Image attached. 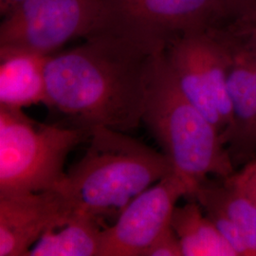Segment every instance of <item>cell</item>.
Masks as SVG:
<instances>
[{
  "instance_id": "9a60e30c",
  "label": "cell",
  "mask_w": 256,
  "mask_h": 256,
  "mask_svg": "<svg viewBox=\"0 0 256 256\" xmlns=\"http://www.w3.org/2000/svg\"><path fill=\"white\" fill-rule=\"evenodd\" d=\"M223 180L242 192L256 205V156L248 162L242 170Z\"/></svg>"
},
{
  "instance_id": "52a82bcc",
  "label": "cell",
  "mask_w": 256,
  "mask_h": 256,
  "mask_svg": "<svg viewBox=\"0 0 256 256\" xmlns=\"http://www.w3.org/2000/svg\"><path fill=\"white\" fill-rule=\"evenodd\" d=\"M108 28L167 45L176 37L218 28L229 14L220 0H104Z\"/></svg>"
},
{
  "instance_id": "2e32d148",
  "label": "cell",
  "mask_w": 256,
  "mask_h": 256,
  "mask_svg": "<svg viewBox=\"0 0 256 256\" xmlns=\"http://www.w3.org/2000/svg\"><path fill=\"white\" fill-rule=\"evenodd\" d=\"M146 256H183L180 241L171 225L156 239Z\"/></svg>"
},
{
  "instance_id": "7a4b0ae2",
  "label": "cell",
  "mask_w": 256,
  "mask_h": 256,
  "mask_svg": "<svg viewBox=\"0 0 256 256\" xmlns=\"http://www.w3.org/2000/svg\"><path fill=\"white\" fill-rule=\"evenodd\" d=\"M90 144L58 190L72 210L117 220L138 194L174 173L169 158L124 132L92 128Z\"/></svg>"
},
{
  "instance_id": "ffe728a7",
  "label": "cell",
  "mask_w": 256,
  "mask_h": 256,
  "mask_svg": "<svg viewBox=\"0 0 256 256\" xmlns=\"http://www.w3.org/2000/svg\"><path fill=\"white\" fill-rule=\"evenodd\" d=\"M247 24H252V25H256V16H254V20L252 21V22H250V23H247Z\"/></svg>"
},
{
  "instance_id": "3957f363",
  "label": "cell",
  "mask_w": 256,
  "mask_h": 256,
  "mask_svg": "<svg viewBox=\"0 0 256 256\" xmlns=\"http://www.w3.org/2000/svg\"><path fill=\"white\" fill-rule=\"evenodd\" d=\"M142 122L191 189L210 176L226 180L236 173L220 130L183 93L165 50L156 55Z\"/></svg>"
},
{
  "instance_id": "7c38bea8",
  "label": "cell",
  "mask_w": 256,
  "mask_h": 256,
  "mask_svg": "<svg viewBox=\"0 0 256 256\" xmlns=\"http://www.w3.org/2000/svg\"><path fill=\"white\" fill-rule=\"evenodd\" d=\"M104 228L97 218L72 210L43 234L28 256H100Z\"/></svg>"
},
{
  "instance_id": "e0dca14e",
  "label": "cell",
  "mask_w": 256,
  "mask_h": 256,
  "mask_svg": "<svg viewBox=\"0 0 256 256\" xmlns=\"http://www.w3.org/2000/svg\"><path fill=\"white\" fill-rule=\"evenodd\" d=\"M229 16L236 18L238 23H250L256 16V0H220Z\"/></svg>"
},
{
  "instance_id": "ac0fdd59",
  "label": "cell",
  "mask_w": 256,
  "mask_h": 256,
  "mask_svg": "<svg viewBox=\"0 0 256 256\" xmlns=\"http://www.w3.org/2000/svg\"><path fill=\"white\" fill-rule=\"evenodd\" d=\"M230 30L232 32L234 36L236 37L240 48L242 50L248 61L250 62V64H252V66L254 68V70L256 72V41L238 34L232 28H230Z\"/></svg>"
},
{
  "instance_id": "5b68a950",
  "label": "cell",
  "mask_w": 256,
  "mask_h": 256,
  "mask_svg": "<svg viewBox=\"0 0 256 256\" xmlns=\"http://www.w3.org/2000/svg\"><path fill=\"white\" fill-rule=\"evenodd\" d=\"M104 0H24L0 25V52L50 56L75 38L108 28Z\"/></svg>"
},
{
  "instance_id": "30bf717a",
  "label": "cell",
  "mask_w": 256,
  "mask_h": 256,
  "mask_svg": "<svg viewBox=\"0 0 256 256\" xmlns=\"http://www.w3.org/2000/svg\"><path fill=\"white\" fill-rule=\"evenodd\" d=\"M232 50L228 90L232 124L225 137L234 164L256 156V72L229 30H223Z\"/></svg>"
},
{
  "instance_id": "5bb4252c",
  "label": "cell",
  "mask_w": 256,
  "mask_h": 256,
  "mask_svg": "<svg viewBox=\"0 0 256 256\" xmlns=\"http://www.w3.org/2000/svg\"><path fill=\"white\" fill-rule=\"evenodd\" d=\"M205 212H216L226 218L242 234L250 256H256V205L246 196L223 180L222 184H200L192 196Z\"/></svg>"
},
{
  "instance_id": "8992f818",
  "label": "cell",
  "mask_w": 256,
  "mask_h": 256,
  "mask_svg": "<svg viewBox=\"0 0 256 256\" xmlns=\"http://www.w3.org/2000/svg\"><path fill=\"white\" fill-rule=\"evenodd\" d=\"M165 55L184 95L225 137L232 124L228 90L229 42L220 28L176 37Z\"/></svg>"
},
{
  "instance_id": "277c9868",
  "label": "cell",
  "mask_w": 256,
  "mask_h": 256,
  "mask_svg": "<svg viewBox=\"0 0 256 256\" xmlns=\"http://www.w3.org/2000/svg\"><path fill=\"white\" fill-rule=\"evenodd\" d=\"M92 129L46 124L0 106V196L59 190L70 153Z\"/></svg>"
},
{
  "instance_id": "4fadbf2b",
  "label": "cell",
  "mask_w": 256,
  "mask_h": 256,
  "mask_svg": "<svg viewBox=\"0 0 256 256\" xmlns=\"http://www.w3.org/2000/svg\"><path fill=\"white\" fill-rule=\"evenodd\" d=\"M171 226L183 256H238L196 200L176 207Z\"/></svg>"
},
{
  "instance_id": "8fae6325",
  "label": "cell",
  "mask_w": 256,
  "mask_h": 256,
  "mask_svg": "<svg viewBox=\"0 0 256 256\" xmlns=\"http://www.w3.org/2000/svg\"><path fill=\"white\" fill-rule=\"evenodd\" d=\"M48 58L28 52H0L1 106L22 110L45 104Z\"/></svg>"
},
{
  "instance_id": "d6986e66",
  "label": "cell",
  "mask_w": 256,
  "mask_h": 256,
  "mask_svg": "<svg viewBox=\"0 0 256 256\" xmlns=\"http://www.w3.org/2000/svg\"><path fill=\"white\" fill-rule=\"evenodd\" d=\"M24 0H0V12L3 16L18 7Z\"/></svg>"
},
{
  "instance_id": "9c48e42d",
  "label": "cell",
  "mask_w": 256,
  "mask_h": 256,
  "mask_svg": "<svg viewBox=\"0 0 256 256\" xmlns=\"http://www.w3.org/2000/svg\"><path fill=\"white\" fill-rule=\"evenodd\" d=\"M72 210L57 190L0 196V256H28L43 234Z\"/></svg>"
},
{
  "instance_id": "ba28073f",
  "label": "cell",
  "mask_w": 256,
  "mask_h": 256,
  "mask_svg": "<svg viewBox=\"0 0 256 256\" xmlns=\"http://www.w3.org/2000/svg\"><path fill=\"white\" fill-rule=\"evenodd\" d=\"M191 189L176 172L138 194L104 230L100 256H146L171 225L176 203L191 198Z\"/></svg>"
},
{
  "instance_id": "6da1fadb",
  "label": "cell",
  "mask_w": 256,
  "mask_h": 256,
  "mask_svg": "<svg viewBox=\"0 0 256 256\" xmlns=\"http://www.w3.org/2000/svg\"><path fill=\"white\" fill-rule=\"evenodd\" d=\"M166 46L106 28L45 68L46 101L74 126L129 132L140 126L156 55Z\"/></svg>"
}]
</instances>
